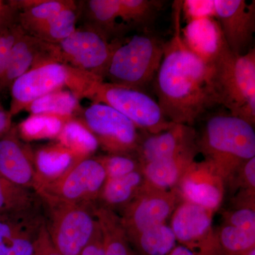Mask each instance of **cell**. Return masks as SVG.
<instances>
[{
  "instance_id": "obj_7",
  "label": "cell",
  "mask_w": 255,
  "mask_h": 255,
  "mask_svg": "<svg viewBox=\"0 0 255 255\" xmlns=\"http://www.w3.org/2000/svg\"><path fill=\"white\" fill-rule=\"evenodd\" d=\"M221 105L240 117L243 110L255 102V49L243 55L229 48L212 64Z\"/></svg>"
},
{
  "instance_id": "obj_40",
  "label": "cell",
  "mask_w": 255,
  "mask_h": 255,
  "mask_svg": "<svg viewBox=\"0 0 255 255\" xmlns=\"http://www.w3.org/2000/svg\"><path fill=\"white\" fill-rule=\"evenodd\" d=\"M12 116L9 111L0 110V137L5 135L12 128Z\"/></svg>"
},
{
  "instance_id": "obj_15",
  "label": "cell",
  "mask_w": 255,
  "mask_h": 255,
  "mask_svg": "<svg viewBox=\"0 0 255 255\" xmlns=\"http://www.w3.org/2000/svg\"><path fill=\"white\" fill-rule=\"evenodd\" d=\"M52 63H59L56 46L23 31L11 48L4 72L0 76V89L11 84L32 69Z\"/></svg>"
},
{
  "instance_id": "obj_30",
  "label": "cell",
  "mask_w": 255,
  "mask_h": 255,
  "mask_svg": "<svg viewBox=\"0 0 255 255\" xmlns=\"http://www.w3.org/2000/svg\"><path fill=\"white\" fill-rule=\"evenodd\" d=\"M61 145L80 157H87L99 147L95 137L77 119L64 126L58 135Z\"/></svg>"
},
{
  "instance_id": "obj_34",
  "label": "cell",
  "mask_w": 255,
  "mask_h": 255,
  "mask_svg": "<svg viewBox=\"0 0 255 255\" xmlns=\"http://www.w3.org/2000/svg\"><path fill=\"white\" fill-rule=\"evenodd\" d=\"M182 11L188 21L203 18H215L214 0H186L182 1Z\"/></svg>"
},
{
  "instance_id": "obj_35",
  "label": "cell",
  "mask_w": 255,
  "mask_h": 255,
  "mask_svg": "<svg viewBox=\"0 0 255 255\" xmlns=\"http://www.w3.org/2000/svg\"><path fill=\"white\" fill-rule=\"evenodd\" d=\"M23 33L21 28L15 22L10 23L0 33V76L4 72L11 48Z\"/></svg>"
},
{
  "instance_id": "obj_3",
  "label": "cell",
  "mask_w": 255,
  "mask_h": 255,
  "mask_svg": "<svg viewBox=\"0 0 255 255\" xmlns=\"http://www.w3.org/2000/svg\"><path fill=\"white\" fill-rule=\"evenodd\" d=\"M198 147L221 176L255 157L253 125L232 114H219L206 122Z\"/></svg>"
},
{
  "instance_id": "obj_9",
  "label": "cell",
  "mask_w": 255,
  "mask_h": 255,
  "mask_svg": "<svg viewBox=\"0 0 255 255\" xmlns=\"http://www.w3.org/2000/svg\"><path fill=\"white\" fill-rule=\"evenodd\" d=\"M110 155H128L138 148L137 128L110 106L92 103L76 118Z\"/></svg>"
},
{
  "instance_id": "obj_41",
  "label": "cell",
  "mask_w": 255,
  "mask_h": 255,
  "mask_svg": "<svg viewBox=\"0 0 255 255\" xmlns=\"http://www.w3.org/2000/svg\"><path fill=\"white\" fill-rule=\"evenodd\" d=\"M200 251H194L185 246L180 244L179 246H176L175 248L172 250L167 255H200Z\"/></svg>"
},
{
  "instance_id": "obj_33",
  "label": "cell",
  "mask_w": 255,
  "mask_h": 255,
  "mask_svg": "<svg viewBox=\"0 0 255 255\" xmlns=\"http://www.w3.org/2000/svg\"><path fill=\"white\" fill-rule=\"evenodd\" d=\"M99 158L105 167L107 179L123 177L141 169L136 159L128 155H109Z\"/></svg>"
},
{
  "instance_id": "obj_44",
  "label": "cell",
  "mask_w": 255,
  "mask_h": 255,
  "mask_svg": "<svg viewBox=\"0 0 255 255\" xmlns=\"http://www.w3.org/2000/svg\"><path fill=\"white\" fill-rule=\"evenodd\" d=\"M2 110V108H1V106H0V110Z\"/></svg>"
},
{
  "instance_id": "obj_37",
  "label": "cell",
  "mask_w": 255,
  "mask_h": 255,
  "mask_svg": "<svg viewBox=\"0 0 255 255\" xmlns=\"http://www.w3.org/2000/svg\"><path fill=\"white\" fill-rule=\"evenodd\" d=\"M35 255H63L53 246L47 233L46 229L38 241Z\"/></svg>"
},
{
  "instance_id": "obj_23",
  "label": "cell",
  "mask_w": 255,
  "mask_h": 255,
  "mask_svg": "<svg viewBox=\"0 0 255 255\" xmlns=\"http://www.w3.org/2000/svg\"><path fill=\"white\" fill-rule=\"evenodd\" d=\"M14 3L16 11V21L24 32L41 24L47 20L58 14L69 6L73 1L69 0H33L18 1Z\"/></svg>"
},
{
  "instance_id": "obj_5",
  "label": "cell",
  "mask_w": 255,
  "mask_h": 255,
  "mask_svg": "<svg viewBox=\"0 0 255 255\" xmlns=\"http://www.w3.org/2000/svg\"><path fill=\"white\" fill-rule=\"evenodd\" d=\"M164 43L151 35H135L119 43L105 79L110 83L142 90L155 78L164 54Z\"/></svg>"
},
{
  "instance_id": "obj_1",
  "label": "cell",
  "mask_w": 255,
  "mask_h": 255,
  "mask_svg": "<svg viewBox=\"0 0 255 255\" xmlns=\"http://www.w3.org/2000/svg\"><path fill=\"white\" fill-rule=\"evenodd\" d=\"M174 33L164 43L162 62L155 77L159 107L174 124L191 126L201 115L221 105L212 65L188 49L182 40V1H175Z\"/></svg>"
},
{
  "instance_id": "obj_42",
  "label": "cell",
  "mask_w": 255,
  "mask_h": 255,
  "mask_svg": "<svg viewBox=\"0 0 255 255\" xmlns=\"http://www.w3.org/2000/svg\"><path fill=\"white\" fill-rule=\"evenodd\" d=\"M200 255H226L220 249L218 244L210 248L201 250Z\"/></svg>"
},
{
  "instance_id": "obj_29",
  "label": "cell",
  "mask_w": 255,
  "mask_h": 255,
  "mask_svg": "<svg viewBox=\"0 0 255 255\" xmlns=\"http://www.w3.org/2000/svg\"><path fill=\"white\" fill-rule=\"evenodd\" d=\"M70 118L49 114L30 115L16 127L20 137L28 140L58 136Z\"/></svg>"
},
{
  "instance_id": "obj_36",
  "label": "cell",
  "mask_w": 255,
  "mask_h": 255,
  "mask_svg": "<svg viewBox=\"0 0 255 255\" xmlns=\"http://www.w3.org/2000/svg\"><path fill=\"white\" fill-rule=\"evenodd\" d=\"M226 223L255 232V212L253 208H241L228 216Z\"/></svg>"
},
{
  "instance_id": "obj_26",
  "label": "cell",
  "mask_w": 255,
  "mask_h": 255,
  "mask_svg": "<svg viewBox=\"0 0 255 255\" xmlns=\"http://www.w3.org/2000/svg\"><path fill=\"white\" fill-rule=\"evenodd\" d=\"M41 206L36 191L16 185L0 175V214L22 212Z\"/></svg>"
},
{
  "instance_id": "obj_19",
  "label": "cell",
  "mask_w": 255,
  "mask_h": 255,
  "mask_svg": "<svg viewBox=\"0 0 255 255\" xmlns=\"http://www.w3.org/2000/svg\"><path fill=\"white\" fill-rule=\"evenodd\" d=\"M184 44L206 63L216 61L227 50V43L219 21L214 18L193 20L181 29Z\"/></svg>"
},
{
  "instance_id": "obj_4",
  "label": "cell",
  "mask_w": 255,
  "mask_h": 255,
  "mask_svg": "<svg viewBox=\"0 0 255 255\" xmlns=\"http://www.w3.org/2000/svg\"><path fill=\"white\" fill-rule=\"evenodd\" d=\"M45 226L53 246L63 255H80L100 231L96 204H70L39 196Z\"/></svg>"
},
{
  "instance_id": "obj_25",
  "label": "cell",
  "mask_w": 255,
  "mask_h": 255,
  "mask_svg": "<svg viewBox=\"0 0 255 255\" xmlns=\"http://www.w3.org/2000/svg\"><path fill=\"white\" fill-rule=\"evenodd\" d=\"M80 105V100L73 92L60 90L33 101L24 111L30 115L49 114L76 119L82 112Z\"/></svg>"
},
{
  "instance_id": "obj_20",
  "label": "cell",
  "mask_w": 255,
  "mask_h": 255,
  "mask_svg": "<svg viewBox=\"0 0 255 255\" xmlns=\"http://www.w3.org/2000/svg\"><path fill=\"white\" fill-rule=\"evenodd\" d=\"M198 148L171 157L142 164V172L146 184L156 189L168 190L177 185L188 167L194 162Z\"/></svg>"
},
{
  "instance_id": "obj_32",
  "label": "cell",
  "mask_w": 255,
  "mask_h": 255,
  "mask_svg": "<svg viewBox=\"0 0 255 255\" xmlns=\"http://www.w3.org/2000/svg\"><path fill=\"white\" fill-rule=\"evenodd\" d=\"M121 18L128 23H146L153 18L162 7L155 0H119Z\"/></svg>"
},
{
  "instance_id": "obj_43",
  "label": "cell",
  "mask_w": 255,
  "mask_h": 255,
  "mask_svg": "<svg viewBox=\"0 0 255 255\" xmlns=\"http://www.w3.org/2000/svg\"><path fill=\"white\" fill-rule=\"evenodd\" d=\"M4 6H3L2 3H1V1H0V23H1V18H2L3 14H4Z\"/></svg>"
},
{
  "instance_id": "obj_10",
  "label": "cell",
  "mask_w": 255,
  "mask_h": 255,
  "mask_svg": "<svg viewBox=\"0 0 255 255\" xmlns=\"http://www.w3.org/2000/svg\"><path fill=\"white\" fill-rule=\"evenodd\" d=\"M119 42L108 38L87 26L76 28L68 38L57 43L60 63L67 64L105 80L106 72Z\"/></svg>"
},
{
  "instance_id": "obj_31",
  "label": "cell",
  "mask_w": 255,
  "mask_h": 255,
  "mask_svg": "<svg viewBox=\"0 0 255 255\" xmlns=\"http://www.w3.org/2000/svg\"><path fill=\"white\" fill-rule=\"evenodd\" d=\"M216 243L226 255H248L255 249V232L232 225H223L219 231Z\"/></svg>"
},
{
  "instance_id": "obj_21",
  "label": "cell",
  "mask_w": 255,
  "mask_h": 255,
  "mask_svg": "<svg viewBox=\"0 0 255 255\" xmlns=\"http://www.w3.org/2000/svg\"><path fill=\"white\" fill-rule=\"evenodd\" d=\"M145 182L142 168L123 177L107 179L96 205L122 212L141 191Z\"/></svg>"
},
{
  "instance_id": "obj_16",
  "label": "cell",
  "mask_w": 255,
  "mask_h": 255,
  "mask_svg": "<svg viewBox=\"0 0 255 255\" xmlns=\"http://www.w3.org/2000/svg\"><path fill=\"white\" fill-rule=\"evenodd\" d=\"M214 211L192 203H183L174 211L171 228L177 241L194 251L217 244L212 232Z\"/></svg>"
},
{
  "instance_id": "obj_14",
  "label": "cell",
  "mask_w": 255,
  "mask_h": 255,
  "mask_svg": "<svg viewBox=\"0 0 255 255\" xmlns=\"http://www.w3.org/2000/svg\"><path fill=\"white\" fill-rule=\"evenodd\" d=\"M216 17L229 49L245 54L255 31V1L214 0Z\"/></svg>"
},
{
  "instance_id": "obj_13",
  "label": "cell",
  "mask_w": 255,
  "mask_h": 255,
  "mask_svg": "<svg viewBox=\"0 0 255 255\" xmlns=\"http://www.w3.org/2000/svg\"><path fill=\"white\" fill-rule=\"evenodd\" d=\"M0 175L8 181L35 191L41 185L42 174L36 154L21 140L16 127L0 137Z\"/></svg>"
},
{
  "instance_id": "obj_6",
  "label": "cell",
  "mask_w": 255,
  "mask_h": 255,
  "mask_svg": "<svg viewBox=\"0 0 255 255\" xmlns=\"http://www.w3.org/2000/svg\"><path fill=\"white\" fill-rule=\"evenodd\" d=\"M107 180L105 167L99 157L77 159L63 173L53 177L43 175L38 195L78 204H96Z\"/></svg>"
},
{
  "instance_id": "obj_12",
  "label": "cell",
  "mask_w": 255,
  "mask_h": 255,
  "mask_svg": "<svg viewBox=\"0 0 255 255\" xmlns=\"http://www.w3.org/2000/svg\"><path fill=\"white\" fill-rule=\"evenodd\" d=\"M45 229L42 206L0 214V255H35Z\"/></svg>"
},
{
  "instance_id": "obj_2",
  "label": "cell",
  "mask_w": 255,
  "mask_h": 255,
  "mask_svg": "<svg viewBox=\"0 0 255 255\" xmlns=\"http://www.w3.org/2000/svg\"><path fill=\"white\" fill-rule=\"evenodd\" d=\"M102 82L103 79L67 64H46L32 69L11 84L9 112L14 117L33 101L57 90H68L80 100L88 98Z\"/></svg>"
},
{
  "instance_id": "obj_27",
  "label": "cell",
  "mask_w": 255,
  "mask_h": 255,
  "mask_svg": "<svg viewBox=\"0 0 255 255\" xmlns=\"http://www.w3.org/2000/svg\"><path fill=\"white\" fill-rule=\"evenodd\" d=\"M142 255H167L177 246V238L165 223L146 230L129 240Z\"/></svg>"
},
{
  "instance_id": "obj_17",
  "label": "cell",
  "mask_w": 255,
  "mask_h": 255,
  "mask_svg": "<svg viewBox=\"0 0 255 255\" xmlns=\"http://www.w3.org/2000/svg\"><path fill=\"white\" fill-rule=\"evenodd\" d=\"M222 177L209 161H194L179 182L181 194L187 202L214 211L222 201L224 190Z\"/></svg>"
},
{
  "instance_id": "obj_39",
  "label": "cell",
  "mask_w": 255,
  "mask_h": 255,
  "mask_svg": "<svg viewBox=\"0 0 255 255\" xmlns=\"http://www.w3.org/2000/svg\"><path fill=\"white\" fill-rule=\"evenodd\" d=\"M240 168L242 169V172L244 175L247 184L254 190L255 187V157L247 160L242 164Z\"/></svg>"
},
{
  "instance_id": "obj_8",
  "label": "cell",
  "mask_w": 255,
  "mask_h": 255,
  "mask_svg": "<svg viewBox=\"0 0 255 255\" xmlns=\"http://www.w3.org/2000/svg\"><path fill=\"white\" fill-rule=\"evenodd\" d=\"M88 99L93 103L110 106L131 121L137 128L150 134L167 130L174 124L166 118L158 102L138 89L104 81Z\"/></svg>"
},
{
  "instance_id": "obj_38",
  "label": "cell",
  "mask_w": 255,
  "mask_h": 255,
  "mask_svg": "<svg viewBox=\"0 0 255 255\" xmlns=\"http://www.w3.org/2000/svg\"><path fill=\"white\" fill-rule=\"evenodd\" d=\"M80 255H105L101 228L93 239L84 248Z\"/></svg>"
},
{
  "instance_id": "obj_18",
  "label": "cell",
  "mask_w": 255,
  "mask_h": 255,
  "mask_svg": "<svg viewBox=\"0 0 255 255\" xmlns=\"http://www.w3.org/2000/svg\"><path fill=\"white\" fill-rule=\"evenodd\" d=\"M198 148L195 130L190 126L174 124L167 130L150 134L140 141L137 152L141 164L181 155Z\"/></svg>"
},
{
  "instance_id": "obj_22",
  "label": "cell",
  "mask_w": 255,
  "mask_h": 255,
  "mask_svg": "<svg viewBox=\"0 0 255 255\" xmlns=\"http://www.w3.org/2000/svg\"><path fill=\"white\" fill-rule=\"evenodd\" d=\"M97 206L105 255H136L121 222L119 214Z\"/></svg>"
},
{
  "instance_id": "obj_28",
  "label": "cell",
  "mask_w": 255,
  "mask_h": 255,
  "mask_svg": "<svg viewBox=\"0 0 255 255\" xmlns=\"http://www.w3.org/2000/svg\"><path fill=\"white\" fill-rule=\"evenodd\" d=\"M85 8L90 23L87 26L95 28L107 37L118 31L117 20L121 18L119 0H90L85 1Z\"/></svg>"
},
{
  "instance_id": "obj_11",
  "label": "cell",
  "mask_w": 255,
  "mask_h": 255,
  "mask_svg": "<svg viewBox=\"0 0 255 255\" xmlns=\"http://www.w3.org/2000/svg\"><path fill=\"white\" fill-rule=\"evenodd\" d=\"M176 196L172 191L156 189L145 184L136 197L122 212L121 222L128 238L164 224L173 212Z\"/></svg>"
},
{
  "instance_id": "obj_24",
  "label": "cell",
  "mask_w": 255,
  "mask_h": 255,
  "mask_svg": "<svg viewBox=\"0 0 255 255\" xmlns=\"http://www.w3.org/2000/svg\"><path fill=\"white\" fill-rule=\"evenodd\" d=\"M78 16L79 7L73 1L58 14L25 33L42 41L57 44L76 30Z\"/></svg>"
}]
</instances>
